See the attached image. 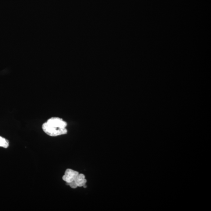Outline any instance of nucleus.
Returning <instances> with one entry per match:
<instances>
[{"label":"nucleus","mask_w":211,"mask_h":211,"mask_svg":"<svg viewBox=\"0 0 211 211\" xmlns=\"http://www.w3.org/2000/svg\"><path fill=\"white\" fill-rule=\"evenodd\" d=\"M67 123L59 117H52L42 125L44 132L49 136H57L67 133Z\"/></svg>","instance_id":"f257e3e1"},{"label":"nucleus","mask_w":211,"mask_h":211,"mask_svg":"<svg viewBox=\"0 0 211 211\" xmlns=\"http://www.w3.org/2000/svg\"><path fill=\"white\" fill-rule=\"evenodd\" d=\"M79 174L78 172L73 170L71 169H67L65 171V174L63 175L62 179L67 184L74 182L77 175Z\"/></svg>","instance_id":"f03ea898"},{"label":"nucleus","mask_w":211,"mask_h":211,"mask_svg":"<svg viewBox=\"0 0 211 211\" xmlns=\"http://www.w3.org/2000/svg\"><path fill=\"white\" fill-rule=\"evenodd\" d=\"M75 184L78 187H84L86 185L87 180L85 178V175L83 174H79L74 181Z\"/></svg>","instance_id":"7ed1b4c3"},{"label":"nucleus","mask_w":211,"mask_h":211,"mask_svg":"<svg viewBox=\"0 0 211 211\" xmlns=\"http://www.w3.org/2000/svg\"><path fill=\"white\" fill-rule=\"evenodd\" d=\"M9 145L8 141L6 139L0 136V147L6 148Z\"/></svg>","instance_id":"20e7f679"}]
</instances>
